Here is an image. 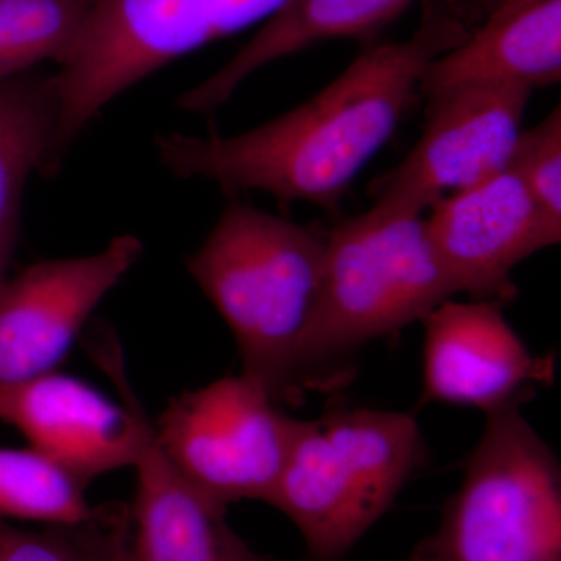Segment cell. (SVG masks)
<instances>
[{"mask_svg": "<svg viewBox=\"0 0 561 561\" xmlns=\"http://www.w3.org/2000/svg\"><path fill=\"white\" fill-rule=\"evenodd\" d=\"M479 2L421 0L409 38L368 47L297 108L239 135H157L158 161L175 179L210 181L225 194L334 208L393 136L427 66L482 24Z\"/></svg>", "mask_w": 561, "mask_h": 561, "instance_id": "cell-1", "label": "cell"}, {"mask_svg": "<svg viewBox=\"0 0 561 561\" xmlns=\"http://www.w3.org/2000/svg\"><path fill=\"white\" fill-rule=\"evenodd\" d=\"M327 234L250 203L231 201L187 272L238 343L242 375L276 404H297L298 350L311 321Z\"/></svg>", "mask_w": 561, "mask_h": 561, "instance_id": "cell-2", "label": "cell"}, {"mask_svg": "<svg viewBox=\"0 0 561 561\" xmlns=\"http://www.w3.org/2000/svg\"><path fill=\"white\" fill-rule=\"evenodd\" d=\"M456 294L416 210L375 203L327 234L323 275L298 350L302 393L331 386L362 346L423 321Z\"/></svg>", "mask_w": 561, "mask_h": 561, "instance_id": "cell-3", "label": "cell"}, {"mask_svg": "<svg viewBox=\"0 0 561 561\" xmlns=\"http://www.w3.org/2000/svg\"><path fill=\"white\" fill-rule=\"evenodd\" d=\"M412 413L339 409L291 423L271 501L316 561H341L426 463Z\"/></svg>", "mask_w": 561, "mask_h": 561, "instance_id": "cell-4", "label": "cell"}, {"mask_svg": "<svg viewBox=\"0 0 561 561\" xmlns=\"http://www.w3.org/2000/svg\"><path fill=\"white\" fill-rule=\"evenodd\" d=\"M291 0H99L87 31L54 76L58 116L43 175L61 171L99 114L171 62L253 25Z\"/></svg>", "mask_w": 561, "mask_h": 561, "instance_id": "cell-5", "label": "cell"}, {"mask_svg": "<svg viewBox=\"0 0 561 561\" xmlns=\"http://www.w3.org/2000/svg\"><path fill=\"white\" fill-rule=\"evenodd\" d=\"M440 526L409 561H561V468L519 405L485 413Z\"/></svg>", "mask_w": 561, "mask_h": 561, "instance_id": "cell-6", "label": "cell"}, {"mask_svg": "<svg viewBox=\"0 0 561 561\" xmlns=\"http://www.w3.org/2000/svg\"><path fill=\"white\" fill-rule=\"evenodd\" d=\"M294 419L260 382L225 376L169 402L154 440L184 479L221 507L271 504L289 449Z\"/></svg>", "mask_w": 561, "mask_h": 561, "instance_id": "cell-7", "label": "cell"}, {"mask_svg": "<svg viewBox=\"0 0 561 561\" xmlns=\"http://www.w3.org/2000/svg\"><path fill=\"white\" fill-rule=\"evenodd\" d=\"M128 502L95 505L73 526L44 527L76 561H272L231 529L227 508L191 485L147 421Z\"/></svg>", "mask_w": 561, "mask_h": 561, "instance_id": "cell-8", "label": "cell"}, {"mask_svg": "<svg viewBox=\"0 0 561 561\" xmlns=\"http://www.w3.org/2000/svg\"><path fill=\"white\" fill-rule=\"evenodd\" d=\"M92 337L88 351L119 391L121 402L57 370L0 387V421L90 483L135 465L149 421L114 332L101 328Z\"/></svg>", "mask_w": 561, "mask_h": 561, "instance_id": "cell-9", "label": "cell"}, {"mask_svg": "<svg viewBox=\"0 0 561 561\" xmlns=\"http://www.w3.org/2000/svg\"><path fill=\"white\" fill-rule=\"evenodd\" d=\"M531 91L524 84H467L427 99L423 135L397 168L371 184L375 203L423 213L504 172Z\"/></svg>", "mask_w": 561, "mask_h": 561, "instance_id": "cell-10", "label": "cell"}, {"mask_svg": "<svg viewBox=\"0 0 561 561\" xmlns=\"http://www.w3.org/2000/svg\"><path fill=\"white\" fill-rule=\"evenodd\" d=\"M142 253L139 238L122 234L98 253L35 262L9 276L0 286V387L57 370Z\"/></svg>", "mask_w": 561, "mask_h": 561, "instance_id": "cell-11", "label": "cell"}, {"mask_svg": "<svg viewBox=\"0 0 561 561\" xmlns=\"http://www.w3.org/2000/svg\"><path fill=\"white\" fill-rule=\"evenodd\" d=\"M427 231L456 294L508 305L518 297L512 272L561 241L512 169L431 206Z\"/></svg>", "mask_w": 561, "mask_h": 561, "instance_id": "cell-12", "label": "cell"}, {"mask_svg": "<svg viewBox=\"0 0 561 561\" xmlns=\"http://www.w3.org/2000/svg\"><path fill=\"white\" fill-rule=\"evenodd\" d=\"M497 301L442 302L423 320V402L489 413L552 386L553 356H535Z\"/></svg>", "mask_w": 561, "mask_h": 561, "instance_id": "cell-13", "label": "cell"}, {"mask_svg": "<svg viewBox=\"0 0 561 561\" xmlns=\"http://www.w3.org/2000/svg\"><path fill=\"white\" fill-rule=\"evenodd\" d=\"M416 0H291L208 79L180 95L187 113H216L265 66L332 39L365 38Z\"/></svg>", "mask_w": 561, "mask_h": 561, "instance_id": "cell-14", "label": "cell"}, {"mask_svg": "<svg viewBox=\"0 0 561 561\" xmlns=\"http://www.w3.org/2000/svg\"><path fill=\"white\" fill-rule=\"evenodd\" d=\"M561 80V0H537L505 16H486L456 49L424 70L426 99L482 83L552 87Z\"/></svg>", "mask_w": 561, "mask_h": 561, "instance_id": "cell-15", "label": "cell"}, {"mask_svg": "<svg viewBox=\"0 0 561 561\" xmlns=\"http://www.w3.org/2000/svg\"><path fill=\"white\" fill-rule=\"evenodd\" d=\"M57 116L51 73L33 70L0 83V286L9 278L25 186L43 169Z\"/></svg>", "mask_w": 561, "mask_h": 561, "instance_id": "cell-16", "label": "cell"}, {"mask_svg": "<svg viewBox=\"0 0 561 561\" xmlns=\"http://www.w3.org/2000/svg\"><path fill=\"white\" fill-rule=\"evenodd\" d=\"M99 0H0V83L60 66L90 24Z\"/></svg>", "mask_w": 561, "mask_h": 561, "instance_id": "cell-17", "label": "cell"}, {"mask_svg": "<svg viewBox=\"0 0 561 561\" xmlns=\"http://www.w3.org/2000/svg\"><path fill=\"white\" fill-rule=\"evenodd\" d=\"M88 486L90 482L32 446L0 448V519L73 526L94 511Z\"/></svg>", "mask_w": 561, "mask_h": 561, "instance_id": "cell-18", "label": "cell"}, {"mask_svg": "<svg viewBox=\"0 0 561 561\" xmlns=\"http://www.w3.org/2000/svg\"><path fill=\"white\" fill-rule=\"evenodd\" d=\"M508 169L522 179L542 217L561 230L560 105L529 131H522Z\"/></svg>", "mask_w": 561, "mask_h": 561, "instance_id": "cell-19", "label": "cell"}, {"mask_svg": "<svg viewBox=\"0 0 561 561\" xmlns=\"http://www.w3.org/2000/svg\"><path fill=\"white\" fill-rule=\"evenodd\" d=\"M0 561L76 560L46 530H24L0 519Z\"/></svg>", "mask_w": 561, "mask_h": 561, "instance_id": "cell-20", "label": "cell"}, {"mask_svg": "<svg viewBox=\"0 0 561 561\" xmlns=\"http://www.w3.org/2000/svg\"><path fill=\"white\" fill-rule=\"evenodd\" d=\"M534 2L537 0H494L489 16H505V14L515 13Z\"/></svg>", "mask_w": 561, "mask_h": 561, "instance_id": "cell-21", "label": "cell"}]
</instances>
